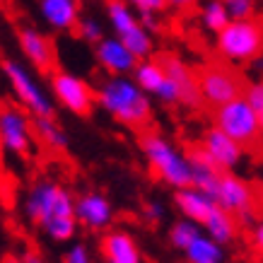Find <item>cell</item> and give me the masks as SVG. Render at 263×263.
<instances>
[{
  "label": "cell",
  "instance_id": "obj_1",
  "mask_svg": "<svg viewBox=\"0 0 263 263\" xmlns=\"http://www.w3.org/2000/svg\"><path fill=\"white\" fill-rule=\"evenodd\" d=\"M75 200L78 196H72L70 189L61 181L36 179L24 193L22 210L29 224L41 234H46L56 244H68L80 230L75 217Z\"/></svg>",
  "mask_w": 263,
  "mask_h": 263
},
{
  "label": "cell",
  "instance_id": "obj_2",
  "mask_svg": "<svg viewBox=\"0 0 263 263\" xmlns=\"http://www.w3.org/2000/svg\"><path fill=\"white\" fill-rule=\"evenodd\" d=\"M152 97L140 89L133 75L104 78L97 85V104L128 128H145L152 121Z\"/></svg>",
  "mask_w": 263,
  "mask_h": 263
},
{
  "label": "cell",
  "instance_id": "obj_3",
  "mask_svg": "<svg viewBox=\"0 0 263 263\" xmlns=\"http://www.w3.org/2000/svg\"><path fill=\"white\" fill-rule=\"evenodd\" d=\"M138 145H140V152L147 162V169L157 181H162L174 191L189 189L193 183L189 155L179 150L167 136H162L157 130H145V133H140Z\"/></svg>",
  "mask_w": 263,
  "mask_h": 263
},
{
  "label": "cell",
  "instance_id": "obj_4",
  "mask_svg": "<svg viewBox=\"0 0 263 263\" xmlns=\"http://www.w3.org/2000/svg\"><path fill=\"white\" fill-rule=\"evenodd\" d=\"M0 75L5 78L17 104L24 111L32 114V119H53V111H56L53 102L56 99L27 65L20 63V61H12V58H5Z\"/></svg>",
  "mask_w": 263,
  "mask_h": 263
},
{
  "label": "cell",
  "instance_id": "obj_5",
  "mask_svg": "<svg viewBox=\"0 0 263 263\" xmlns=\"http://www.w3.org/2000/svg\"><path fill=\"white\" fill-rule=\"evenodd\" d=\"M215 51L224 63L244 65L263 56V22L239 20L230 22L215 36Z\"/></svg>",
  "mask_w": 263,
  "mask_h": 263
},
{
  "label": "cell",
  "instance_id": "obj_6",
  "mask_svg": "<svg viewBox=\"0 0 263 263\" xmlns=\"http://www.w3.org/2000/svg\"><path fill=\"white\" fill-rule=\"evenodd\" d=\"M106 22L111 27L114 36L123 41L138 61L152 58V53H155V39L143 27L138 12L128 5L126 0H109L106 3Z\"/></svg>",
  "mask_w": 263,
  "mask_h": 263
},
{
  "label": "cell",
  "instance_id": "obj_7",
  "mask_svg": "<svg viewBox=\"0 0 263 263\" xmlns=\"http://www.w3.org/2000/svg\"><path fill=\"white\" fill-rule=\"evenodd\" d=\"M213 123L241 147H254L261 140V114L244 97L217 106L213 111Z\"/></svg>",
  "mask_w": 263,
  "mask_h": 263
},
{
  "label": "cell",
  "instance_id": "obj_8",
  "mask_svg": "<svg viewBox=\"0 0 263 263\" xmlns=\"http://www.w3.org/2000/svg\"><path fill=\"white\" fill-rule=\"evenodd\" d=\"M34 119L20 104L0 106V150L12 157H29L34 150Z\"/></svg>",
  "mask_w": 263,
  "mask_h": 263
},
{
  "label": "cell",
  "instance_id": "obj_9",
  "mask_svg": "<svg viewBox=\"0 0 263 263\" xmlns=\"http://www.w3.org/2000/svg\"><path fill=\"white\" fill-rule=\"evenodd\" d=\"M198 87H200L203 104L213 106V109L244 97V89H247L239 75L224 63L203 65L198 70Z\"/></svg>",
  "mask_w": 263,
  "mask_h": 263
},
{
  "label": "cell",
  "instance_id": "obj_10",
  "mask_svg": "<svg viewBox=\"0 0 263 263\" xmlns=\"http://www.w3.org/2000/svg\"><path fill=\"white\" fill-rule=\"evenodd\" d=\"M48 85H51V95H53L56 104H61L72 116H87L92 111V106L97 102V89H92V85L87 80H82L80 75L56 68L51 72Z\"/></svg>",
  "mask_w": 263,
  "mask_h": 263
},
{
  "label": "cell",
  "instance_id": "obj_11",
  "mask_svg": "<svg viewBox=\"0 0 263 263\" xmlns=\"http://www.w3.org/2000/svg\"><path fill=\"white\" fill-rule=\"evenodd\" d=\"M215 203L217 208L227 210L230 215H234L239 222H251L256 217V191L254 186L237 176L234 172H224L220 176V183H217V191H215Z\"/></svg>",
  "mask_w": 263,
  "mask_h": 263
},
{
  "label": "cell",
  "instance_id": "obj_12",
  "mask_svg": "<svg viewBox=\"0 0 263 263\" xmlns=\"http://www.w3.org/2000/svg\"><path fill=\"white\" fill-rule=\"evenodd\" d=\"M17 44L22 51L24 61L39 72H53L56 70V44L48 34L39 32L36 27L24 24L17 29Z\"/></svg>",
  "mask_w": 263,
  "mask_h": 263
},
{
  "label": "cell",
  "instance_id": "obj_13",
  "mask_svg": "<svg viewBox=\"0 0 263 263\" xmlns=\"http://www.w3.org/2000/svg\"><path fill=\"white\" fill-rule=\"evenodd\" d=\"M133 80L140 85L143 92L157 99L162 104H181V97H179V89L176 85L167 78V72L162 68L160 58H145L138 63V68L133 70Z\"/></svg>",
  "mask_w": 263,
  "mask_h": 263
},
{
  "label": "cell",
  "instance_id": "obj_14",
  "mask_svg": "<svg viewBox=\"0 0 263 263\" xmlns=\"http://www.w3.org/2000/svg\"><path fill=\"white\" fill-rule=\"evenodd\" d=\"M78 224L87 232H109L114 224V205L102 191H85L75 200Z\"/></svg>",
  "mask_w": 263,
  "mask_h": 263
},
{
  "label": "cell",
  "instance_id": "obj_15",
  "mask_svg": "<svg viewBox=\"0 0 263 263\" xmlns=\"http://www.w3.org/2000/svg\"><path fill=\"white\" fill-rule=\"evenodd\" d=\"M200 147L205 150V155L213 160V164L220 172H234L244 162V155H247V147H241L237 140H232L227 133H222L215 126L203 133Z\"/></svg>",
  "mask_w": 263,
  "mask_h": 263
},
{
  "label": "cell",
  "instance_id": "obj_16",
  "mask_svg": "<svg viewBox=\"0 0 263 263\" xmlns=\"http://www.w3.org/2000/svg\"><path fill=\"white\" fill-rule=\"evenodd\" d=\"M95 61L109 78H121V75H133V70L138 68V61L130 48L116 36H104L99 44L95 46Z\"/></svg>",
  "mask_w": 263,
  "mask_h": 263
},
{
  "label": "cell",
  "instance_id": "obj_17",
  "mask_svg": "<svg viewBox=\"0 0 263 263\" xmlns=\"http://www.w3.org/2000/svg\"><path fill=\"white\" fill-rule=\"evenodd\" d=\"M160 63L167 72V78L176 85L179 89V97H181L183 106H200L203 104V97H200V87H198V72H193V68L183 58H179L176 53H164L160 56Z\"/></svg>",
  "mask_w": 263,
  "mask_h": 263
},
{
  "label": "cell",
  "instance_id": "obj_18",
  "mask_svg": "<svg viewBox=\"0 0 263 263\" xmlns=\"http://www.w3.org/2000/svg\"><path fill=\"white\" fill-rule=\"evenodd\" d=\"M99 251L106 263H143V251L138 247L136 237L128 230H119V227L104 232Z\"/></svg>",
  "mask_w": 263,
  "mask_h": 263
},
{
  "label": "cell",
  "instance_id": "obj_19",
  "mask_svg": "<svg viewBox=\"0 0 263 263\" xmlns=\"http://www.w3.org/2000/svg\"><path fill=\"white\" fill-rule=\"evenodd\" d=\"M41 22L53 32H70L78 29L80 15V0H36Z\"/></svg>",
  "mask_w": 263,
  "mask_h": 263
},
{
  "label": "cell",
  "instance_id": "obj_20",
  "mask_svg": "<svg viewBox=\"0 0 263 263\" xmlns=\"http://www.w3.org/2000/svg\"><path fill=\"white\" fill-rule=\"evenodd\" d=\"M174 205L181 217L191 220V222H198L200 227H203V222L213 215V210L217 208V203H215V198L208 196L205 191H200L196 186H189V189L174 191Z\"/></svg>",
  "mask_w": 263,
  "mask_h": 263
},
{
  "label": "cell",
  "instance_id": "obj_21",
  "mask_svg": "<svg viewBox=\"0 0 263 263\" xmlns=\"http://www.w3.org/2000/svg\"><path fill=\"white\" fill-rule=\"evenodd\" d=\"M186 155H189V162H191V176H193L191 186L205 191L208 196H215L220 176H222L224 172H220V169L213 164V160L208 157L205 150H203L200 145H191V147L186 150Z\"/></svg>",
  "mask_w": 263,
  "mask_h": 263
},
{
  "label": "cell",
  "instance_id": "obj_22",
  "mask_svg": "<svg viewBox=\"0 0 263 263\" xmlns=\"http://www.w3.org/2000/svg\"><path fill=\"white\" fill-rule=\"evenodd\" d=\"M237 230H239V220L234 215H230L222 208H215L213 215L203 222V234H208L210 239H215L220 247L232 244L237 239Z\"/></svg>",
  "mask_w": 263,
  "mask_h": 263
},
{
  "label": "cell",
  "instance_id": "obj_23",
  "mask_svg": "<svg viewBox=\"0 0 263 263\" xmlns=\"http://www.w3.org/2000/svg\"><path fill=\"white\" fill-rule=\"evenodd\" d=\"M198 20H200V27L208 34H215V36L232 22L224 0H203L198 10Z\"/></svg>",
  "mask_w": 263,
  "mask_h": 263
},
{
  "label": "cell",
  "instance_id": "obj_24",
  "mask_svg": "<svg viewBox=\"0 0 263 263\" xmlns=\"http://www.w3.org/2000/svg\"><path fill=\"white\" fill-rule=\"evenodd\" d=\"M186 263H222L224 261V249L215 239H210L208 234H200L191 247L183 251Z\"/></svg>",
  "mask_w": 263,
  "mask_h": 263
},
{
  "label": "cell",
  "instance_id": "obj_25",
  "mask_svg": "<svg viewBox=\"0 0 263 263\" xmlns=\"http://www.w3.org/2000/svg\"><path fill=\"white\" fill-rule=\"evenodd\" d=\"M34 136L46 145L48 150H65L68 147V136L56 123V119H34Z\"/></svg>",
  "mask_w": 263,
  "mask_h": 263
},
{
  "label": "cell",
  "instance_id": "obj_26",
  "mask_svg": "<svg viewBox=\"0 0 263 263\" xmlns=\"http://www.w3.org/2000/svg\"><path fill=\"white\" fill-rule=\"evenodd\" d=\"M200 234H203V227H200L198 222H191V220L181 217V220H176V222L169 227V244H172L176 251H186Z\"/></svg>",
  "mask_w": 263,
  "mask_h": 263
},
{
  "label": "cell",
  "instance_id": "obj_27",
  "mask_svg": "<svg viewBox=\"0 0 263 263\" xmlns=\"http://www.w3.org/2000/svg\"><path fill=\"white\" fill-rule=\"evenodd\" d=\"M78 36H80L82 41H87V44H99V41L106 36L104 34V24L97 20V17H82L80 20V24H78Z\"/></svg>",
  "mask_w": 263,
  "mask_h": 263
},
{
  "label": "cell",
  "instance_id": "obj_28",
  "mask_svg": "<svg viewBox=\"0 0 263 263\" xmlns=\"http://www.w3.org/2000/svg\"><path fill=\"white\" fill-rule=\"evenodd\" d=\"M227 12H230L232 22H239V20H254L256 12V0H224Z\"/></svg>",
  "mask_w": 263,
  "mask_h": 263
},
{
  "label": "cell",
  "instance_id": "obj_29",
  "mask_svg": "<svg viewBox=\"0 0 263 263\" xmlns=\"http://www.w3.org/2000/svg\"><path fill=\"white\" fill-rule=\"evenodd\" d=\"M61 263H92V254H89L87 244H82V241H72L68 251L63 254Z\"/></svg>",
  "mask_w": 263,
  "mask_h": 263
},
{
  "label": "cell",
  "instance_id": "obj_30",
  "mask_svg": "<svg viewBox=\"0 0 263 263\" xmlns=\"http://www.w3.org/2000/svg\"><path fill=\"white\" fill-rule=\"evenodd\" d=\"M138 15H160L167 10V0H126Z\"/></svg>",
  "mask_w": 263,
  "mask_h": 263
},
{
  "label": "cell",
  "instance_id": "obj_31",
  "mask_svg": "<svg viewBox=\"0 0 263 263\" xmlns=\"http://www.w3.org/2000/svg\"><path fill=\"white\" fill-rule=\"evenodd\" d=\"M167 217V208L162 205L160 200H145V205H143V220L145 222H150V224H160L162 220Z\"/></svg>",
  "mask_w": 263,
  "mask_h": 263
},
{
  "label": "cell",
  "instance_id": "obj_32",
  "mask_svg": "<svg viewBox=\"0 0 263 263\" xmlns=\"http://www.w3.org/2000/svg\"><path fill=\"white\" fill-rule=\"evenodd\" d=\"M244 99H247L258 114H263V80H254L251 85H247Z\"/></svg>",
  "mask_w": 263,
  "mask_h": 263
},
{
  "label": "cell",
  "instance_id": "obj_33",
  "mask_svg": "<svg viewBox=\"0 0 263 263\" xmlns=\"http://www.w3.org/2000/svg\"><path fill=\"white\" fill-rule=\"evenodd\" d=\"M251 249L258 256H263V224L261 222H256L254 230H251Z\"/></svg>",
  "mask_w": 263,
  "mask_h": 263
},
{
  "label": "cell",
  "instance_id": "obj_34",
  "mask_svg": "<svg viewBox=\"0 0 263 263\" xmlns=\"http://www.w3.org/2000/svg\"><path fill=\"white\" fill-rule=\"evenodd\" d=\"M140 17V22H143V27L147 29L150 34H155L157 29H160V20H157V15H138Z\"/></svg>",
  "mask_w": 263,
  "mask_h": 263
},
{
  "label": "cell",
  "instance_id": "obj_35",
  "mask_svg": "<svg viewBox=\"0 0 263 263\" xmlns=\"http://www.w3.org/2000/svg\"><path fill=\"white\" fill-rule=\"evenodd\" d=\"M198 0H167V8L172 10H191Z\"/></svg>",
  "mask_w": 263,
  "mask_h": 263
},
{
  "label": "cell",
  "instance_id": "obj_36",
  "mask_svg": "<svg viewBox=\"0 0 263 263\" xmlns=\"http://www.w3.org/2000/svg\"><path fill=\"white\" fill-rule=\"evenodd\" d=\"M22 258H24V263H46V258H44L39 251H32V249H27L22 254Z\"/></svg>",
  "mask_w": 263,
  "mask_h": 263
},
{
  "label": "cell",
  "instance_id": "obj_37",
  "mask_svg": "<svg viewBox=\"0 0 263 263\" xmlns=\"http://www.w3.org/2000/svg\"><path fill=\"white\" fill-rule=\"evenodd\" d=\"M0 263H24L22 256H17V254H5L3 258H0Z\"/></svg>",
  "mask_w": 263,
  "mask_h": 263
},
{
  "label": "cell",
  "instance_id": "obj_38",
  "mask_svg": "<svg viewBox=\"0 0 263 263\" xmlns=\"http://www.w3.org/2000/svg\"><path fill=\"white\" fill-rule=\"evenodd\" d=\"M261 138H263V114H261Z\"/></svg>",
  "mask_w": 263,
  "mask_h": 263
},
{
  "label": "cell",
  "instance_id": "obj_39",
  "mask_svg": "<svg viewBox=\"0 0 263 263\" xmlns=\"http://www.w3.org/2000/svg\"><path fill=\"white\" fill-rule=\"evenodd\" d=\"M261 200H263V181H261Z\"/></svg>",
  "mask_w": 263,
  "mask_h": 263
},
{
  "label": "cell",
  "instance_id": "obj_40",
  "mask_svg": "<svg viewBox=\"0 0 263 263\" xmlns=\"http://www.w3.org/2000/svg\"><path fill=\"white\" fill-rule=\"evenodd\" d=\"M258 222H261V224H263V213H261V217H258Z\"/></svg>",
  "mask_w": 263,
  "mask_h": 263
},
{
  "label": "cell",
  "instance_id": "obj_41",
  "mask_svg": "<svg viewBox=\"0 0 263 263\" xmlns=\"http://www.w3.org/2000/svg\"><path fill=\"white\" fill-rule=\"evenodd\" d=\"M0 70H3V61H0Z\"/></svg>",
  "mask_w": 263,
  "mask_h": 263
},
{
  "label": "cell",
  "instance_id": "obj_42",
  "mask_svg": "<svg viewBox=\"0 0 263 263\" xmlns=\"http://www.w3.org/2000/svg\"><path fill=\"white\" fill-rule=\"evenodd\" d=\"M0 3H5V0H0Z\"/></svg>",
  "mask_w": 263,
  "mask_h": 263
}]
</instances>
